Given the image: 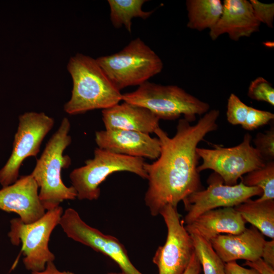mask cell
Returning <instances> with one entry per match:
<instances>
[{
	"label": "cell",
	"mask_w": 274,
	"mask_h": 274,
	"mask_svg": "<svg viewBox=\"0 0 274 274\" xmlns=\"http://www.w3.org/2000/svg\"><path fill=\"white\" fill-rule=\"evenodd\" d=\"M219 115L218 110L209 111L193 125L180 119L172 138L160 127L155 131L160 144V155L144 164L148 180L144 200L152 216L159 215L166 206L177 207L189 195L202 189L196 149L208 133L217 129Z\"/></svg>",
	"instance_id": "6da1fadb"
},
{
	"label": "cell",
	"mask_w": 274,
	"mask_h": 274,
	"mask_svg": "<svg viewBox=\"0 0 274 274\" xmlns=\"http://www.w3.org/2000/svg\"><path fill=\"white\" fill-rule=\"evenodd\" d=\"M67 69L73 80L71 97L64 105L70 115L106 109L119 103L122 95L112 83L96 59L82 54L72 56Z\"/></svg>",
	"instance_id": "7a4b0ae2"
},
{
	"label": "cell",
	"mask_w": 274,
	"mask_h": 274,
	"mask_svg": "<svg viewBox=\"0 0 274 274\" xmlns=\"http://www.w3.org/2000/svg\"><path fill=\"white\" fill-rule=\"evenodd\" d=\"M70 128L68 119L63 118L30 174L40 188L39 197L46 211L54 209L64 200H74L77 196L75 188L72 186H66L61 177V170L68 168L71 164L70 156L63 154L72 142L68 134Z\"/></svg>",
	"instance_id": "3957f363"
},
{
	"label": "cell",
	"mask_w": 274,
	"mask_h": 274,
	"mask_svg": "<svg viewBox=\"0 0 274 274\" xmlns=\"http://www.w3.org/2000/svg\"><path fill=\"white\" fill-rule=\"evenodd\" d=\"M122 100L147 109L159 119L173 120L183 116L190 123L210 109L208 103L178 86L149 81L133 91L123 94Z\"/></svg>",
	"instance_id": "277c9868"
},
{
	"label": "cell",
	"mask_w": 274,
	"mask_h": 274,
	"mask_svg": "<svg viewBox=\"0 0 274 274\" xmlns=\"http://www.w3.org/2000/svg\"><path fill=\"white\" fill-rule=\"evenodd\" d=\"M96 60L120 91L128 86L141 85L160 73L163 67L159 56L139 38L119 52Z\"/></svg>",
	"instance_id": "5b68a950"
},
{
	"label": "cell",
	"mask_w": 274,
	"mask_h": 274,
	"mask_svg": "<svg viewBox=\"0 0 274 274\" xmlns=\"http://www.w3.org/2000/svg\"><path fill=\"white\" fill-rule=\"evenodd\" d=\"M143 158L131 157L96 148L92 159L85 165L74 169L70 175L72 186L80 200L97 199L100 194V185L110 175L118 172H128L147 179Z\"/></svg>",
	"instance_id": "8992f818"
},
{
	"label": "cell",
	"mask_w": 274,
	"mask_h": 274,
	"mask_svg": "<svg viewBox=\"0 0 274 274\" xmlns=\"http://www.w3.org/2000/svg\"><path fill=\"white\" fill-rule=\"evenodd\" d=\"M63 212L59 206L47 211L42 217L31 223H25L20 218L10 220L8 236L12 245L21 244L23 262L28 270L41 271L47 263L54 261L55 256L49 250L48 243L53 230L59 225Z\"/></svg>",
	"instance_id": "52a82bcc"
},
{
	"label": "cell",
	"mask_w": 274,
	"mask_h": 274,
	"mask_svg": "<svg viewBox=\"0 0 274 274\" xmlns=\"http://www.w3.org/2000/svg\"><path fill=\"white\" fill-rule=\"evenodd\" d=\"M252 136L247 133L243 141L232 147L215 145L214 149L197 148L196 152L202 159L198 166L200 173L212 169L228 185L237 184L243 176L264 166L266 161L258 151L251 144Z\"/></svg>",
	"instance_id": "ba28073f"
},
{
	"label": "cell",
	"mask_w": 274,
	"mask_h": 274,
	"mask_svg": "<svg viewBox=\"0 0 274 274\" xmlns=\"http://www.w3.org/2000/svg\"><path fill=\"white\" fill-rule=\"evenodd\" d=\"M54 123V119L44 112H28L19 116L11 154L0 169L2 187L17 181L22 162L29 157L37 155L44 139Z\"/></svg>",
	"instance_id": "9c48e42d"
},
{
	"label": "cell",
	"mask_w": 274,
	"mask_h": 274,
	"mask_svg": "<svg viewBox=\"0 0 274 274\" xmlns=\"http://www.w3.org/2000/svg\"><path fill=\"white\" fill-rule=\"evenodd\" d=\"M167 230L165 244L153 258L158 274H183L194 252L193 241L180 219L177 207L167 205L160 212Z\"/></svg>",
	"instance_id": "30bf717a"
},
{
	"label": "cell",
	"mask_w": 274,
	"mask_h": 274,
	"mask_svg": "<svg viewBox=\"0 0 274 274\" xmlns=\"http://www.w3.org/2000/svg\"><path fill=\"white\" fill-rule=\"evenodd\" d=\"M208 183L207 189L194 192L182 201L187 212L183 221L186 224L206 212L235 207L253 196H260L263 193L260 188L247 186L242 182L234 185H226L215 173L210 176Z\"/></svg>",
	"instance_id": "8fae6325"
},
{
	"label": "cell",
	"mask_w": 274,
	"mask_h": 274,
	"mask_svg": "<svg viewBox=\"0 0 274 274\" xmlns=\"http://www.w3.org/2000/svg\"><path fill=\"white\" fill-rule=\"evenodd\" d=\"M59 225L67 237L114 260L125 274H143L133 265L125 247L115 237L105 234L84 222L77 211H63Z\"/></svg>",
	"instance_id": "7c38bea8"
},
{
	"label": "cell",
	"mask_w": 274,
	"mask_h": 274,
	"mask_svg": "<svg viewBox=\"0 0 274 274\" xmlns=\"http://www.w3.org/2000/svg\"><path fill=\"white\" fill-rule=\"evenodd\" d=\"M38 189L30 174L21 176L13 184L0 189V210L17 214L25 223L38 220L46 213Z\"/></svg>",
	"instance_id": "4fadbf2b"
},
{
	"label": "cell",
	"mask_w": 274,
	"mask_h": 274,
	"mask_svg": "<svg viewBox=\"0 0 274 274\" xmlns=\"http://www.w3.org/2000/svg\"><path fill=\"white\" fill-rule=\"evenodd\" d=\"M98 148L131 157L157 159L160 153L158 138L135 131L105 129L95 133Z\"/></svg>",
	"instance_id": "5bb4252c"
},
{
	"label": "cell",
	"mask_w": 274,
	"mask_h": 274,
	"mask_svg": "<svg viewBox=\"0 0 274 274\" xmlns=\"http://www.w3.org/2000/svg\"><path fill=\"white\" fill-rule=\"evenodd\" d=\"M261 23L256 18L249 1L224 0L223 11L216 24L210 29L213 40L227 33L234 41L249 37L259 30Z\"/></svg>",
	"instance_id": "9a60e30c"
},
{
	"label": "cell",
	"mask_w": 274,
	"mask_h": 274,
	"mask_svg": "<svg viewBox=\"0 0 274 274\" xmlns=\"http://www.w3.org/2000/svg\"><path fill=\"white\" fill-rule=\"evenodd\" d=\"M264 235L252 226L236 234H219L210 242L224 263L242 259L252 261L261 258Z\"/></svg>",
	"instance_id": "2e32d148"
},
{
	"label": "cell",
	"mask_w": 274,
	"mask_h": 274,
	"mask_svg": "<svg viewBox=\"0 0 274 274\" xmlns=\"http://www.w3.org/2000/svg\"><path fill=\"white\" fill-rule=\"evenodd\" d=\"M105 129H122L150 134L159 127L160 119L147 109L124 101L102 110Z\"/></svg>",
	"instance_id": "e0dca14e"
},
{
	"label": "cell",
	"mask_w": 274,
	"mask_h": 274,
	"mask_svg": "<svg viewBox=\"0 0 274 274\" xmlns=\"http://www.w3.org/2000/svg\"><path fill=\"white\" fill-rule=\"evenodd\" d=\"M246 223L234 207H227L206 212L185 227L189 234L196 233L210 242L221 233L242 232L246 228Z\"/></svg>",
	"instance_id": "ac0fdd59"
},
{
	"label": "cell",
	"mask_w": 274,
	"mask_h": 274,
	"mask_svg": "<svg viewBox=\"0 0 274 274\" xmlns=\"http://www.w3.org/2000/svg\"><path fill=\"white\" fill-rule=\"evenodd\" d=\"M234 208L246 222L251 224L263 235L274 239V199L250 198Z\"/></svg>",
	"instance_id": "d6986e66"
},
{
	"label": "cell",
	"mask_w": 274,
	"mask_h": 274,
	"mask_svg": "<svg viewBox=\"0 0 274 274\" xmlns=\"http://www.w3.org/2000/svg\"><path fill=\"white\" fill-rule=\"evenodd\" d=\"M186 7L187 27L198 31L213 28L223 11V2L220 0H187Z\"/></svg>",
	"instance_id": "ffe728a7"
},
{
	"label": "cell",
	"mask_w": 274,
	"mask_h": 274,
	"mask_svg": "<svg viewBox=\"0 0 274 274\" xmlns=\"http://www.w3.org/2000/svg\"><path fill=\"white\" fill-rule=\"evenodd\" d=\"M146 2L145 0H108L113 25L117 28L124 26L131 32L133 18L139 17L146 19L153 12V11L143 10V5Z\"/></svg>",
	"instance_id": "44dd1931"
},
{
	"label": "cell",
	"mask_w": 274,
	"mask_h": 274,
	"mask_svg": "<svg viewBox=\"0 0 274 274\" xmlns=\"http://www.w3.org/2000/svg\"><path fill=\"white\" fill-rule=\"evenodd\" d=\"M190 235L204 274H225V263L218 255L211 243L196 233Z\"/></svg>",
	"instance_id": "7402d4cb"
},
{
	"label": "cell",
	"mask_w": 274,
	"mask_h": 274,
	"mask_svg": "<svg viewBox=\"0 0 274 274\" xmlns=\"http://www.w3.org/2000/svg\"><path fill=\"white\" fill-rule=\"evenodd\" d=\"M241 179L245 185L257 187L262 190V194L257 199H274V161L266 162L264 166L248 173Z\"/></svg>",
	"instance_id": "603a6c76"
},
{
	"label": "cell",
	"mask_w": 274,
	"mask_h": 274,
	"mask_svg": "<svg viewBox=\"0 0 274 274\" xmlns=\"http://www.w3.org/2000/svg\"><path fill=\"white\" fill-rule=\"evenodd\" d=\"M247 95L253 100L264 101L274 106V88L268 81L261 77L251 81Z\"/></svg>",
	"instance_id": "cb8c5ba5"
},
{
	"label": "cell",
	"mask_w": 274,
	"mask_h": 274,
	"mask_svg": "<svg viewBox=\"0 0 274 274\" xmlns=\"http://www.w3.org/2000/svg\"><path fill=\"white\" fill-rule=\"evenodd\" d=\"M250 107L243 102L235 94L231 93L227 105V121L233 125H243L246 120Z\"/></svg>",
	"instance_id": "d4e9b609"
},
{
	"label": "cell",
	"mask_w": 274,
	"mask_h": 274,
	"mask_svg": "<svg viewBox=\"0 0 274 274\" xmlns=\"http://www.w3.org/2000/svg\"><path fill=\"white\" fill-rule=\"evenodd\" d=\"M253 142L255 148L258 151L266 161L274 159V127L271 126L269 130L264 132L258 133Z\"/></svg>",
	"instance_id": "484cf974"
},
{
	"label": "cell",
	"mask_w": 274,
	"mask_h": 274,
	"mask_svg": "<svg viewBox=\"0 0 274 274\" xmlns=\"http://www.w3.org/2000/svg\"><path fill=\"white\" fill-rule=\"evenodd\" d=\"M274 119V114L270 112L258 110L250 107L242 127L247 130H253L269 123Z\"/></svg>",
	"instance_id": "4316f807"
},
{
	"label": "cell",
	"mask_w": 274,
	"mask_h": 274,
	"mask_svg": "<svg viewBox=\"0 0 274 274\" xmlns=\"http://www.w3.org/2000/svg\"><path fill=\"white\" fill-rule=\"evenodd\" d=\"M256 18L260 23L272 28L274 20V4H266L257 0L249 1Z\"/></svg>",
	"instance_id": "83f0119b"
},
{
	"label": "cell",
	"mask_w": 274,
	"mask_h": 274,
	"mask_svg": "<svg viewBox=\"0 0 274 274\" xmlns=\"http://www.w3.org/2000/svg\"><path fill=\"white\" fill-rule=\"evenodd\" d=\"M243 265L254 269L260 274H274V267L266 263L261 258L252 261H246Z\"/></svg>",
	"instance_id": "f1b7e54d"
},
{
	"label": "cell",
	"mask_w": 274,
	"mask_h": 274,
	"mask_svg": "<svg viewBox=\"0 0 274 274\" xmlns=\"http://www.w3.org/2000/svg\"><path fill=\"white\" fill-rule=\"evenodd\" d=\"M225 274H260L253 268H247L237 263L236 261H232L225 263Z\"/></svg>",
	"instance_id": "f546056e"
},
{
	"label": "cell",
	"mask_w": 274,
	"mask_h": 274,
	"mask_svg": "<svg viewBox=\"0 0 274 274\" xmlns=\"http://www.w3.org/2000/svg\"><path fill=\"white\" fill-rule=\"evenodd\" d=\"M261 258L274 267V239L268 241L265 240L262 248Z\"/></svg>",
	"instance_id": "4dcf8cb0"
},
{
	"label": "cell",
	"mask_w": 274,
	"mask_h": 274,
	"mask_svg": "<svg viewBox=\"0 0 274 274\" xmlns=\"http://www.w3.org/2000/svg\"><path fill=\"white\" fill-rule=\"evenodd\" d=\"M201 271V267L200 263L194 252L189 264L183 274H200Z\"/></svg>",
	"instance_id": "1f68e13d"
},
{
	"label": "cell",
	"mask_w": 274,
	"mask_h": 274,
	"mask_svg": "<svg viewBox=\"0 0 274 274\" xmlns=\"http://www.w3.org/2000/svg\"><path fill=\"white\" fill-rule=\"evenodd\" d=\"M31 274H74L70 271H60L57 269L53 262L47 263L45 268L38 271L31 272Z\"/></svg>",
	"instance_id": "d6a6232c"
},
{
	"label": "cell",
	"mask_w": 274,
	"mask_h": 274,
	"mask_svg": "<svg viewBox=\"0 0 274 274\" xmlns=\"http://www.w3.org/2000/svg\"><path fill=\"white\" fill-rule=\"evenodd\" d=\"M108 274H125V273L123 272H119V273H108Z\"/></svg>",
	"instance_id": "836d02e7"
}]
</instances>
